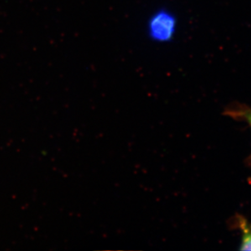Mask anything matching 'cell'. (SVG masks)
<instances>
[{
  "instance_id": "6da1fadb",
  "label": "cell",
  "mask_w": 251,
  "mask_h": 251,
  "mask_svg": "<svg viewBox=\"0 0 251 251\" xmlns=\"http://www.w3.org/2000/svg\"><path fill=\"white\" fill-rule=\"evenodd\" d=\"M174 20L168 15L159 13L151 22V33L158 40H168L174 30Z\"/></svg>"
},
{
  "instance_id": "7a4b0ae2",
  "label": "cell",
  "mask_w": 251,
  "mask_h": 251,
  "mask_svg": "<svg viewBox=\"0 0 251 251\" xmlns=\"http://www.w3.org/2000/svg\"><path fill=\"white\" fill-rule=\"evenodd\" d=\"M236 225L242 233L241 251H251V223L242 216H237Z\"/></svg>"
},
{
  "instance_id": "3957f363",
  "label": "cell",
  "mask_w": 251,
  "mask_h": 251,
  "mask_svg": "<svg viewBox=\"0 0 251 251\" xmlns=\"http://www.w3.org/2000/svg\"><path fill=\"white\" fill-rule=\"evenodd\" d=\"M227 116H231L235 120L245 121L249 125L251 128V107L246 105H237L232 106L231 108H227L226 111ZM250 162L251 163V156Z\"/></svg>"
}]
</instances>
